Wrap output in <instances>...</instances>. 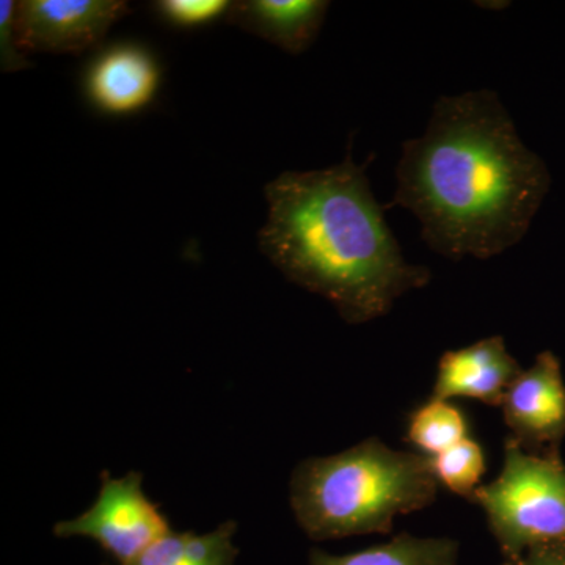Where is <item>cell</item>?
<instances>
[{
	"mask_svg": "<svg viewBox=\"0 0 565 565\" xmlns=\"http://www.w3.org/2000/svg\"><path fill=\"white\" fill-rule=\"evenodd\" d=\"M396 181L386 207L411 211L427 247L456 262L519 244L552 185L492 90L441 96L423 136L404 141Z\"/></svg>",
	"mask_w": 565,
	"mask_h": 565,
	"instance_id": "cell-1",
	"label": "cell"
},
{
	"mask_svg": "<svg viewBox=\"0 0 565 565\" xmlns=\"http://www.w3.org/2000/svg\"><path fill=\"white\" fill-rule=\"evenodd\" d=\"M259 252L294 285L333 305L348 323L384 318L430 270L404 258L351 150L322 170L282 172L264 188Z\"/></svg>",
	"mask_w": 565,
	"mask_h": 565,
	"instance_id": "cell-2",
	"label": "cell"
},
{
	"mask_svg": "<svg viewBox=\"0 0 565 565\" xmlns=\"http://www.w3.org/2000/svg\"><path fill=\"white\" fill-rule=\"evenodd\" d=\"M438 486L430 457L371 437L340 455L297 465L291 508L315 541L388 534L396 516L429 508Z\"/></svg>",
	"mask_w": 565,
	"mask_h": 565,
	"instance_id": "cell-3",
	"label": "cell"
},
{
	"mask_svg": "<svg viewBox=\"0 0 565 565\" xmlns=\"http://www.w3.org/2000/svg\"><path fill=\"white\" fill-rule=\"evenodd\" d=\"M473 503L508 563L533 546L565 542V465L557 451L531 452L509 435L500 476L476 490Z\"/></svg>",
	"mask_w": 565,
	"mask_h": 565,
	"instance_id": "cell-4",
	"label": "cell"
},
{
	"mask_svg": "<svg viewBox=\"0 0 565 565\" xmlns=\"http://www.w3.org/2000/svg\"><path fill=\"white\" fill-rule=\"evenodd\" d=\"M169 522L141 489V475L111 478L104 471L102 490L92 508L76 519L57 523V537H88L120 564L141 555L170 533Z\"/></svg>",
	"mask_w": 565,
	"mask_h": 565,
	"instance_id": "cell-5",
	"label": "cell"
},
{
	"mask_svg": "<svg viewBox=\"0 0 565 565\" xmlns=\"http://www.w3.org/2000/svg\"><path fill=\"white\" fill-rule=\"evenodd\" d=\"M129 11L125 0H22L14 14L18 50L81 54L103 41Z\"/></svg>",
	"mask_w": 565,
	"mask_h": 565,
	"instance_id": "cell-6",
	"label": "cell"
},
{
	"mask_svg": "<svg viewBox=\"0 0 565 565\" xmlns=\"http://www.w3.org/2000/svg\"><path fill=\"white\" fill-rule=\"evenodd\" d=\"M500 407L511 437L522 448L557 451L565 437V382L555 353H539L533 366L509 385Z\"/></svg>",
	"mask_w": 565,
	"mask_h": 565,
	"instance_id": "cell-7",
	"label": "cell"
},
{
	"mask_svg": "<svg viewBox=\"0 0 565 565\" xmlns=\"http://www.w3.org/2000/svg\"><path fill=\"white\" fill-rule=\"evenodd\" d=\"M520 373L522 367L505 348L504 338L493 334L467 348L445 352L430 397H467L500 407L509 385Z\"/></svg>",
	"mask_w": 565,
	"mask_h": 565,
	"instance_id": "cell-8",
	"label": "cell"
},
{
	"mask_svg": "<svg viewBox=\"0 0 565 565\" xmlns=\"http://www.w3.org/2000/svg\"><path fill=\"white\" fill-rule=\"evenodd\" d=\"M159 81L161 71L150 52L137 44H117L92 63L85 88L98 109L126 115L152 102Z\"/></svg>",
	"mask_w": 565,
	"mask_h": 565,
	"instance_id": "cell-9",
	"label": "cell"
},
{
	"mask_svg": "<svg viewBox=\"0 0 565 565\" xmlns=\"http://www.w3.org/2000/svg\"><path fill=\"white\" fill-rule=\"evenodd\" d=\"M329 7L327 0H241L232 3L225 18L288 54L300 55L313 46Z\"/></svg>",
	"mask_w": 565,
	"mask_h": 565,
	"instance_id": "cell-10",
	"label": "cell"
},
{
	"mask_svg": "<svg viewBox=\"0 0 565 565\" xmlns=\"http://www.w3.org/2000/svg\"><path fill=\"white\" fill-rule=\"evenodd\" d=\"M236 523L226 522L207 534L163 535L141 555L120 565H236Z\"/></svg>",
	"mask_w": 565,
	"mask_h": 565,
	"instance_id": "cell-11",
	"label": "cell"
},
{
	"mask_svg": "<svg viewBox=\"0 0 565 565\" xmlns=\"http://www.w3.org/2000/svg\"><path fill=\"white\" fill-rule=\"evenodd\" d=\"M459 544L448 537H415L401 534L388 544L352 555L334 556L313 550L310 565H457Z\"/></svg>",
	"mask_w": 565,
	"mask_h": 565,
	"instance_id": "cell-12",
	"label": "cell"
},
{
	"mask_svg": "<svg viewBox=\"0 0 565 565\" xmlns=\"http://www.w3.org/2000/svg\"><path fill=\"white\" fill-rule=\"evenodd\" d=\"M467 419L456 405L430 397L408 418L405 440L434 457L467 438Z\"/></svg>",
	"mask_w": 565,
	"mask_h": 565,
	"instance_id": "cell-13",
	"label": "cell"
},
{
	"mask_svg": "<svg viewBox=\"0 0 565 565\" xmlns=\"http://www.w3.org/2000/svg\"><path fill=\"white\" fill-rule=\"evenodd\" d=\"M438 482L465 500L475 501L476 490L481 487L486 473V457L481 445L463 438L440 455L430 457Z\"/></svg>",
	"mask_w": 565,
	"mask_h": 565,
	"instance_id": "cell-14",
	"label": "cell"
},
{
	"mask_svg": "<svg viewBox=\"0 0 565 565\" xmlns=\"http://www.w3.org/2000/svg\"><path fill=\"white\" fill-rule=\"evenodd\" d=\"M228 0H159L154 9L163 20L178 28H199L226 17Z\"/></svg>",
	"mask_w": 565,
	"mask_h": 565,
	"instance_id": "cell-15",
	"label": "cell"
},
{
	"mask_svg": "<svg viewBox=\"0 0 565 565\" xmlns=\"http://www.w3.org/2000/svg\"><path fill=\"white\" fill-rule=\"evenodd\" d=\"M17 3L13 0L0 2V70L2 73H17L33 66V63L18 50L17 36H14Z\"/></svg>",
	"mask_w": 565,
	"mask_h": 565,
	"instance_id": "cell-16",
	"label": "cell"
},
{
	"mask_svg": "<svg viewBox=\"0 0 565 565\" xmlns=\"http://www.w3.org/2000/svg\"><path fill=\"white\" fill-rule=\"evenodd\" d=\"M505 565H565V542L533 546L515 563Z\"/></svg>",
	"mask_w": 565,
	"mask_h": 565,
	"instance_id": "cell-17",
	"label": "cell"
},
{
	"mask_svg": "<svg viewBox=\"0 0 565 565\" xmlns=\"http://www.w3.org/2000/svg\"><path fill=\"white\" fill-rule=\"evenodd\" d=\"M501 565H505V564H501Z\"/></svg>",
	"mask_w": 565,
	"mask_h": 565,
	"instance_id": "cell-18",
	"label": "cell"
}]
</instances>
